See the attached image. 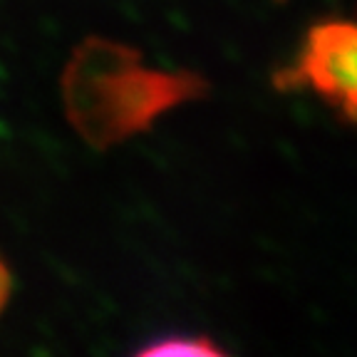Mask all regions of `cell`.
<instances>
[{
  "instance_id": "obj_1",
  "label": "cell",
  "mask_w": 357,
  "mask_h": 357,
  "mask_svg": "<svg viewBox=\"0 0 357 357\" xmlns=\"http://www.w3.org/2000/svg\"><path fill=\"white\" fill-rule=\"evenodd\" d=\"M60 84L67 119L95 149L146 132L164 112L208 89L206 79L194 73L149 70L139 50L107 38L77 45Z\"/></svg>"
},
{
  "instance_id": "obj_2",
  "label": "cell",
  "mask_w": 357,
  "mask_h": 357,
  "mask_svg": "<svg viewBox=\"0 0 357 357\" xmlns=\"http://www.w3.org/2000/svg\"><path fill=\"white\" fill-rule=\"evenodd\" d=\"M357 30L352 22L328 20L307 30L298 62L273 77L278 89H315L325 102L340 109L347 122L357 105Z\"/></svg>"
},
{
  "instance_id": "obj_3",
  "label": "cell",
  "mask_w": 357,
  "mask_h": 357,
  "mask_svg": "<svg viewBox=\"0 0 357 357\" xmlns=\"http://www.w3.org/2000/svg\"><path fill=\"white\" fill-rule=\"evenodd\" d=\"M139 355L144 357H174V355H223V350L211 342L208 337H194V335H181V337H167L162 342H151L142 347Z\"/></svg>"
},
{
  "instance_id": "obj_4",
  "label": "cell",
  "mask_w": 357,
  "mask_h": 357,
  "mask_svg": "<svg viewBox=\"0 0 357 357\" xmlns=\"http://www.w3.org/2000/svg\"><path fill=\"white\" fill-rule=\"evenodd\" d=\"M10 288H13L10 271H8V266L3 263V258H0V312H3V307L8 305V298H10Z\"/></svg>"
}]
</instances>
